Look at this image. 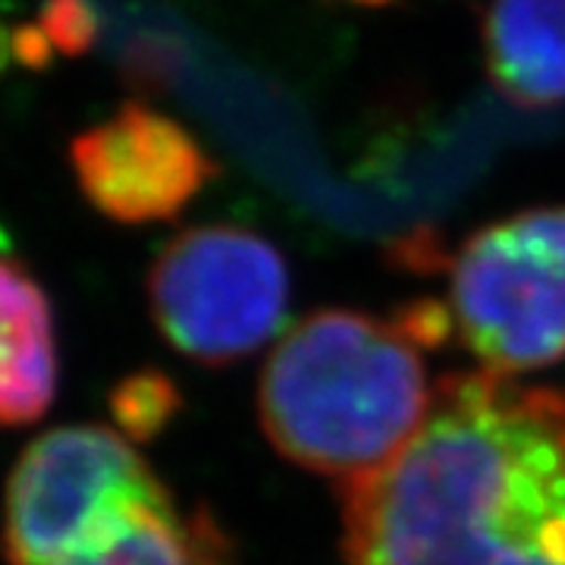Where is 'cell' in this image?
<instances>
[{
	"label": "cell",
	"mask_w": 565,
	"mask_h": 565,
	"mask_svg": "<svg viewBox=\"0 0 565 565\" xmlns=\"http://www.w3.org/2000/svg\"><path fill=\"white\" fill-rule=\"evenodd\" d=\"M352 565H565V390L449 374L418 437L343 487Z\"/></svg>",
	"instance_id": "6da1fadb"
},
{
	"label": "cell",
	"mask_w": 565,
	"mask_h": 565,
	"mask_svg": "<svg viewBox=\"0 0 565 565\" xmlns=\"http://www.w3.org/2000/svg\"><path fill=\"white\" fill-rule=\"evenodd\" d=\"M449 330V311L434 302L408 305L390 321L345 308L308 315L264 364V434L280 456L340 487L381 471L430 415L437 386L424 349Z\"/></svg>",
	"instance_id": "7a4b0ae2"
},
{
	"label": "cell",
	"mask_w": 565,
	"mask_h": 565,
	"mask_svg": "<svg viewBox=\"0 0 565 565\" xmlns=\"http://www.w3.org/2000/svg\"><path fill=\"white\" fill-rule=\"evenodd\" d=\"M449 277V323L487 371L519 374L563 362L565 204L478 230Z\"/></svg>",
	"instance_id": "3957f363"
},
{
	"label": "cell",
	"mask_w": 565,
	"mask_h": 565,
	"mask_svg": "<svg viewBox=\"0 0 565 565\" xmlns=\"http://www.w3.org/2000/svg\"><path fill=\"white\" fill-rule=\"evenodd\" d=\"M148 302L158 330L185 359L239 362L286 321L289 270L277 245L255 230L192 226L158 252Z\"/></svg>",
	"instance_id": "277c9868"
},
{
	"label": "cell",
	"mask_w": 565,
	"mask_h": 565,
	"mask_svg": "<svg viewBox=\"0 0 565 565\" xmlns=\"http://www.w3.org/2000/svg\"><path fill=\"white\" fill-rule=\"evenodd\" d=\"M161 481L110 427L76 424L25 446L3 503L10 565H57L126 505L161 493Z\"/></svg>",
	"instance_id": "5b68a950"
},
{
	"label": "cell",
	"mask_w": 565,
	"mask_h": 565,
	"mask_svg": "<svg viewBox=\"0 0 565 565\" xmlns=\"http://www.w3.org/2000/svg\"><path fill=\"white\" fill-rule=\"evenodd\" d=\"M79 192L117 223L173 221L217 177L192 132L145 104H122L114 117L70 145Z\"/></svg>",
	"instance_id": "8992f818"
},
{
	"label": "cell",
	"mask_w": 565,
	"mask_h": 565,
	"mask_svg": "<svg viewBox=\"0 0 565 565\" xmlns=\"http://www.w3.org/2000/svg\"><path fill=\"white\" fill-rule=\"evenodd\" d=\"M57 390L54 315L41 286L0 252V427L39 422Z\"/></svg>",
	"instance_id": "52a82bcc"
},
{
	"label": "cell",
	"mask_w": 565,
	"mask_h": 565,
	"mask_svg": "<svg viewBox=\"0 0 565 565\" xmlns=\"http://www.w3.org/2000/svg\"><path fill=\"white\" fill-rule=\"evenodd\" d=\"M493 85L522 107L565 102V0H493L484 22Z\"/></svg>",
	"instance_id": "ba28073f"
},
{
	"label": "cell",
	"mask_w": 565,
	"mask_h": 565,
	"mask_svg": "<svg viewBox=\"0 0 565 565\" xmlns=\"http://www.w3.org/2000/svg\"><path fill=\"white\" fill-rule=\"evenodd\" d=\"M226 541L207 512L180 515L167 490L126 505L57 565H226Z\"/></svg>",
	"instance_id": "9c48e42d"
},
{
	"label": "cell",
	"mask_w": 565,
	"mask_h": 565,
	"mask_svg": "<svg viewBox=\"0 0 565 565\" xmlns=\"http://www.w3.org/2000/svg\"><path fill=\"white\" fill-rule=\"evenodd\" d=\"M177 403H180L177 386L158 371L129 374L110 396L114 418L136 440H148L173 422Z\"/></svg>",
	"instance_id": "30bf717a"
},
{
	"label": "cell",
	"mask_w": 565,
	"mask_h": 565,
	"mask_svg": "<svg viewBox=\"0 0 565 565\" xmlns=\"http://www.w3.org/2000/svg\"><path fill=\"white\" fill-rule=\"evenodd\" d=\"M39 25L61 54H82L98 35V20L85 0H47Z\"/></svg>",
	"instance_id": "8fae6325"
},
{
	"label": "cell",
	"mask_w": 565,
	"mask_h": 565,
	"mask_svg": "<svg viewBox=\"0 0 565 565\" xmlns=\"http://www.w3.org/2000/svg\"><path fill=\"white\" fill-rule=\"evenodd\" d=\"M51 57H54V44L41 32L39 22L22 25L13 32V61H20L22 66H32V70H44Z\"/></svg>",
	"instance_id": "7c38bea8"
},
{
	"label": "cell",
	"mask_w": 565,
	"mask_h": 565,
	"mask_svg": "<svg viewBox=\"0 0 565 565\" xmlns=\"http://www.w3.org/2000/svg\"><path fill=\"white\" fill-rule=\"evenodd\" d=\"M10 61H13V32H7L3 22H0V73L7 70Z\"/></svg>",
	"instance_id": "4fadbf2b"
},
{
	"label": "cell",
	"mask_w": 565,
	"mask_h": 565,
	"mask_svg": "<svg viewBox=\"0 0 565 565\" xmlns=\"http://www.w3.org/2000/svg\"><path fill=\"white\" fill-rule=\"evenodd\" d=\"M355 3H386V0H355Z\"/></svg>",
	"instance_id": "5bb4252c"
}]
</instances>
